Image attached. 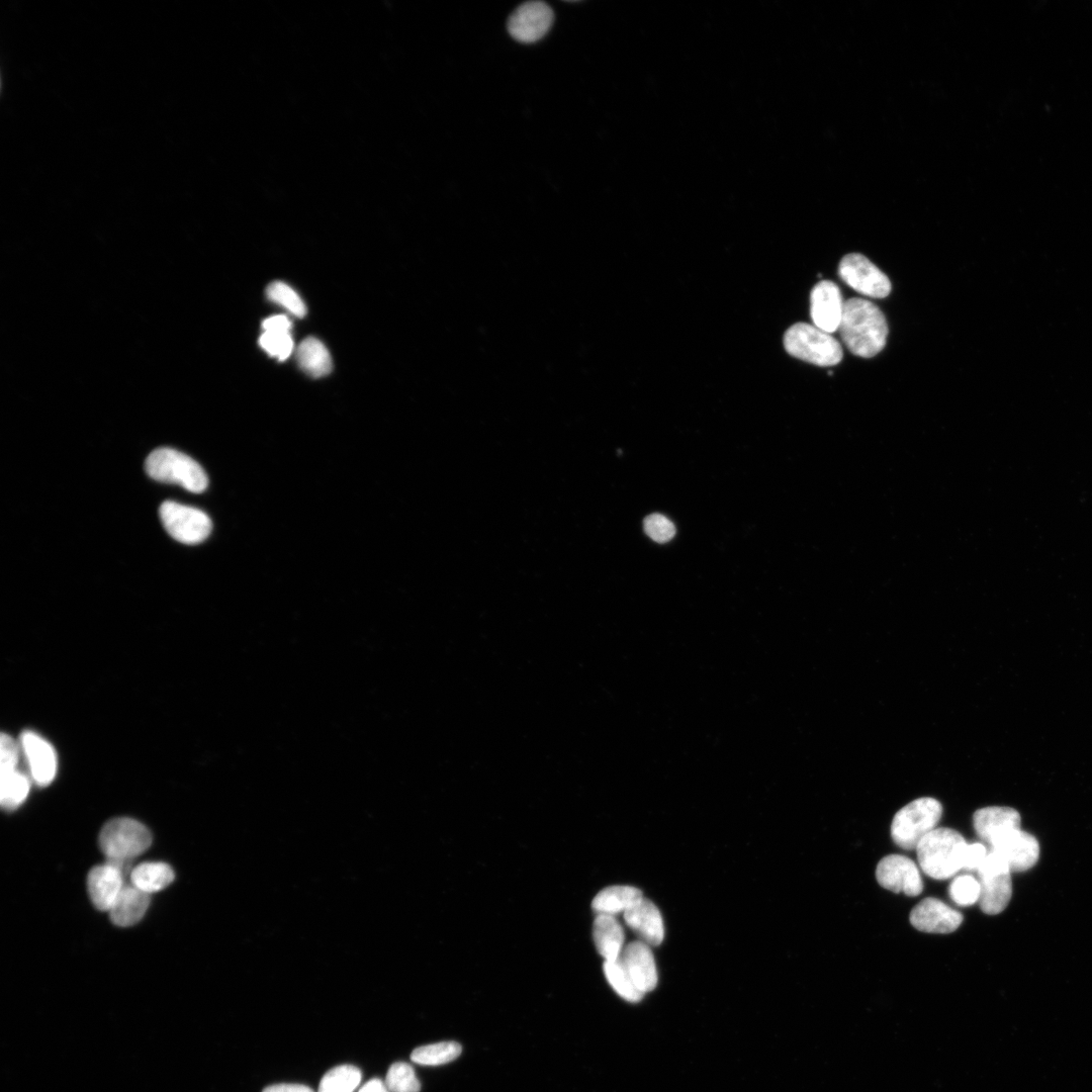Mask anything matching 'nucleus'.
<instances>
[{
  "label": "nucleus",
  "mask_w": 1092,
  "mask_h": 1092,
  "mask_svg": "<svg viewBox=\"0 0 1092 1092\" xmlns=\"http://www.w3.org/2000/svg\"><path fill=\"white\" fill-rule=\"evenodd\" d=\"M838 331L852 354L870 358L885 347L888 325L884 313L875 303L853 297L844 302Z\"/></svg>",
  "instance_id": "f257e3e1"
},
{
  "label": "nucleus",
  "mask_w": 1092,
  "mask_h": 1092,
  "mask_svg": "<svg viewBox=\"0 0 1092 1092\" xmlns=\"http://www.w3.org/2000/svg\"><path fill=\"white\" fill-rule=\"evenodd\" d=\"M965 838L956 830L936 827L916 847L921 870L935 880H946L963 870Z\"/></svg>",
  "instance_id": "f03ea898"
},
{
  "label": "nucleus",
  "mask_w": 1092,
  "mask_h": 1092,
  "mask_svg": "<svg viewBox=\"0 0 1092 1092\" xmlns=\"http://www.w3.org/2000/svg\"><path fill=\"white\" fill-rule=\"evenodd\" d=\"M147 474L160 482L177 484L188 491L200 493L208 485L203 468L186 454L172 448H158L146 459Z\"/></svg>",
  "instance_id": "7ed1b4c3"
},
{
  "label": "nucleus",
  "mask_w": 1092,
  "mask_h": 1092,
  "mask_svg": "<svg viewBox=\"0 0 1092 1092\" xmlns=\"http://www.w3.org/2000/svg\"><path fill=\"white\" fill-rule=\"evenodd\" d=\"M942 815V805L930 797L915 799L894 816L891 836L903 849H916L922 838L936 828Z\"/></svg>",
  "instance_id": "20e7f679"
},
{
  "label": "nucleus",
  "mask_w": 1092,
  "mask_h": 1092,
  "mask_svg": "<svg viewBox=\"0 0 1092 1092\" xmlns=\"http://www.w3.org/2000/svg\"><path fill=\"white\" fill-rule=\"evenodd\" d=\"M784 346L790 355L818 366L835 365L843 355L835 338L806 323H797L787 330Z\"/></svg>",
  "instance_id": "39448f33"
},
{
  "label": "nucleus",
  "mask_w": 1092,
  "mask_h": 1092,
  "mask_svg": "<svg viewBox=\"0 0 1092 1092\" xmlns=\"http://www.w3.org/2000/svg\"><path fill=\"white\" fill-rule=\"evenodd\" d=\"M152 843L150 830L126 817L109 820L99 834V846L107 858L129 860L145 852Z\"/></svg>",
  "instance_id": "423d86ee"
},
{
  "label": "nucleus",
  "mask_w": 1092,
  "mask_h": 1092,
  "mask_svg": "<svg viewBox=\"0 0 1092 1092\" xmlns=\"http://www.w3.org/2000/svg\"><path fill=\"white\" fill-rule=\"evenodd\" d=\"M981 910L989 915L1002 912L1012 895L1011 871L996 852L989 851L977 870Z\"/></svg>",
  "instance_id": "0eeeda50"
},
{
  "label": "nucleus",
  "mask_w": 1092,
  "mask_h": 1092,
  "mask_svg": "<svg viewBox=\"0 0 1092 1092\" xmlns=\"http://www.w3.org/2000/svg\"><path fill=\"white\" fill-rule=\"evenodd\" d=\"M159 515L168 534L184 544L200 543L211 532L210 518L204 512L192 507L165 500L160 506Z\"/></svg>",
  "instance_id": "6e6552de"
},
{
  "label": "nucleus",
  "mask_w": 1092,
  "mask_h": 1092,
  "mask_svg": "<svg viewBox=\"0 0 1092 1092\" xmlns=\"http://www.w3.org/2000/svg\"><path fill=\"white\" fill-rule=\"evenodd\" d=\"M20 752V744L10 735H1L0 802L6 810H13L20 806L29 793V779L18 768Z\"/></svg>",
  "instance_id": "1a4fd4ad"
},
{
  "label": "nucleus",
  "mask_w": 1092,
  "mask_h": 1092,
  "mask_svg": "<svg viewBox=\"0 0 1092 1092\" xmlns=\"http://www.w3.org/2000/svg\"><path fill=\"white\" fill-rule=\"evenodd\" d=\"M838 274L852 289L870 297L884 298L891 291L887 275L860 254L844 256L839 263Z\"/></svg>",
  "instance_id": "9d476101"
},
{
  "label": "nucleus",
  "mask_w": 1092,
  "mask_h": 1092,
  "mask_svg": "<svg viewBox=\"0 0 1092 1092\" xmlns=\"http://www.w3.org/2000/svg\"><path fill=\"white\" fill-rule=\"evenodd\" d=\"M876 879L883 888L910 897L918 896L923 890L917 866L900 854L884 856L877 864Z\"/></svg>",
  "instance_id": "9b49d317"
},
{
  "label": "nucleus",
  "mask_w": 1092,
  "mask_h": 1092,
  "mask_svg": "<svg viewBox=\"0 0 1092 1092\" xmlns=\"http://www.w3.org/2000/svg\"><path fill=\"white\" fill-rule=\"evenodd\" d=\"M554 13L542 1L525 2L511 14L508 30L520 42L531 43L541 39L550 29Z\"/></svg>",
  "instance_id": "f8f14e48"
},
{
  "label": "nucleus",
  "mask_w": 1092,
  "mask_h": 1092,
  "mask_svg": "<svg viewBox=\"0 0 1092 1092\" xmlns=\"http://www.w3.org/2000/svg\"><path fill=\"white\" fill-rule=\"evenodd\" d=\"M991 850L999 854L1011 872H1024L1032 868L1039 856L1037 839L1020 828L1013 829L990 844Z\"/></svg>",
  "instance_id": "ddd939ff"
},
{
  "label": "nucleus",
  "mask_w": 1092,
  "mask_h": 1092,
  "mask_svg": "<svg viewBox=\"0 0 1092 1092\" xmlns=\"http://www.w3.org/2000/svg\"><path fill=\"white\" fill-rule=\"evenodd\" d=\"M21 752L26 759L31 780L38 786L50 785L57 772V754L50 742L33 731L20 735Z\"/></svg>",
  "instance_id": "4468645a"
},
{
  "label": "nucleus",
  "mask_w": 1092,
  "mask_h": 1092,
  "mask_svg": "<svg viewBox=\"0 0 1092 1092\" xmlns=\"http://www.w3.org/2000/svg\"><path fill=\"white\" fill-rule=\"evenodd\" d=\"M909 919L911 924L920 931L950 933L962 924L963 915L942 901L927 897L914 906Z\"/></svg>",
  "instance_id": "2eb2a0df"
},
{
  "label": "nucleus",
  "mask_w": 1092,
  "mask_h": 1092,
  "mask_svg": "<svg viewBox=\"0 0 1092 1092\" xmlns=\"http://www.w3.org/2000/svg\"><path fill=\"white\" fill-rule=\"evenodd\" d=\"M810 304L814 326L828 334L838 330L844 302L835 283L829 280L817 283L811 291Z\"/></svg>",
  "instance_id": "dca6fc26"
},
{
  "label": "nucleus",
  "mask_w": 1092,
  "mask_h": 1092,
  "mask_svg": "<svg viewBox=\"0 0 1092 1092\" xmlns=\"http://www.w3.org/2000/svg\"><path fill=\"white\" fill-rule=\"evenodd\" d=\"M635 987L642 993L652 991L657 985V971L650 946L635 940L623 947L618 958Z\"/></svg>",
  "instance_id": "f3484780"
},
{
  "label": "nucleus",
  "mask_w": 1092,
  "mask_h": 1092,
  "mask_svg": "<svg viewBox=\"0 0 1092 1092\" xmlns=\"http://www.w3.org/2000/svg\"><path fill=\"white\" fill-rule=\"evenodd\" d=\"M626 924L641 941L649 946L659 945L664 937L663 920L658 908L647 898H642L624 912Z\"/></svg>",
  "instance_id": "a211bd4d"
},
{
  "label": "nucleus",
  "mask_w": 1092,
  "mask_h": 1092,
  "mask_svg": "<svg viewBox=\"0 0 1092 1092\" xmlns=\"http://www.w3.org/2000/svg\"><path fill=\"white\" fill-rule=\"evenodd\" d=\"M124 875L112 864L105 862L94 867L88 874L87 887L93 905L101 911H109L122 888Z\"/></svg>",
  "instance_id": "6ab92c4d"
},
{
  "label": "nucleus",
  "mask_w": 1092,
  "mask_h": 1092,
  "mask_svg": "<svg viewBox=\"0 0 1092 1092\" xmlns=\"http://www.w3.org/2000/svg\"><path fill=\"white\" fill-rule=\"evenodd\" d=\"M973 825L977 835L992 844L1003 834L1020 828V815L1010 807H985L974 813Z\"/></svg>",
  "instance_id": "aec40b11"
},
{
  "label": "nucleus",
  "mask_w": 1092,
  "mask_h": 1092,
  "mask_svg": "<svg viewBox=\"0 0 1092 1092\" xmlns=\"http://www.w3.org/2000/svg\"><path fill=\"white\" fill-rule=\"evenodd\" d=\"M150 902V894L138 889L131 884H125L114 904L108 911L110 920L113 924L120 927L131 926L144 917Z\"/></svg>",
  "instance_id": "412c9836"
},
{
  "label": "nucleus",
  "mask_w": 1092,
  "mask_h": 1092,
  "mask_svg": "<svg viewBox=\"0 0 1092 1092\" xmlns=\"http://www.w3.org/2000/svg\"><path fill=\"white\" fill-rule=\"evenodd\" d=\"M624 930L612 915L599 914L593 923V938L598 952L605 961H615L624 947Z\"/></svg>",
  "instance_id": "4be33fe9"
},
{
  "label": "nucleus",
  "mask_w": 1092,
  "mask_h": 1092,
  "mask_svg": "<svg viewBox=\"0 0 1092 1092\" xmlns=\"http://www.w3.org/2000/svg\"><path fill=\"white\" fill-rule=\"evenodd\" d=\"M643 898L641 890L631 886H611L599 892L592 908L596 915L615 916L623 913Z\"/></svg>",
  "instance_id": "5701e85b"
},
{
  "label": "nucleus",
  "mask_w": 1092,
  "mask_h": 1092,
  "mask_svg": "<svg viewBox=\"0 0 1092 1092\" xmlns=\"http://www.w3.org/2000/svg\"><path fill=\"white\" fill-rule=\"evenodd\" d=\"M129 879L131 885L151 895L168 887L174 880V872L165 862L147 861L133 868Z\"/></svg>",
  "instance_id": "b1692460"
},
{
  "label": "nucleus",
  "mask_w": 1092,
  "mask_h": 1092,
  "mask_svg": "<svg viewBox=\"0 0 1092 1092\" xmlns=\"http://www.w3.org/2000/svg\"><path fill=\"white\" fill-rule=\"evenodd\" d=\"M296 358L300 368L311 377L326 376L332 370L330 353L316 338L304 339L297 348Z\"/></svg>",
  "instance_id": "393cba45"
},
{
  "label": "nucleus",
  "mask_w": 1092,
  "mask_h": 1092,
  "mask_svg": "<svg viewBox=\"0 0 1092 1092\" xmlns=\"http://www.w3.org/2000/svg\"><path fill=\"white\" fill-rule=\"evenodd\" d=\"M361 1071L352 1065L329 1070L322 1078L317 1092H354L361 1082Z\"/></svg>",
  "instance_id": "a878e982"
},
{
  "label": "nucleus",
  "mask_w": 1092,
  "mask_h": 1092,
  "mask_svg": "<svg viewBox=\"0 0 1092 1092\" xmlns=\"http://www.w3.org/2000/svg\"><path fill=\"white\" fill-rule=\"evenodd\" d=\"M461 1045L455 1041H441L415 1049L411 1055L414 1063L423 1066H439L450 1063L461 1054Z\"/></svg>",
  "instance_id": "bb28decb"
},
{
  "label": "nucleus",
  "mask_w": 1092,
  "mask_h": 1092,
  "mask_svg": "<svg viewBox=\"0 0 1092 1092\" xmlns=\"http://www.w3.org/2000/svg\"><path fill=\"white\" fill-rule=\"evenodd\" d=\"M603 969L607 981L619 996L629 1002H638L642 999L644 994L635 987L619 959L605 961Z\"/></svg>",
  "instance_id": "cd10ccee"
},
{
  "label": "nucleus",
  "mask_w": 1092,
  "mask_h": 1092,
  "mask_svg": "<svg viewBox=\"0 0 1092 1092\" xmlns=\"http://www.w3.org/2000/svg\"><path fill=\"white\" fill-rule=\"evenodd\" d=\"M385 1085L390 1092H419L421 1089L413 1067L404 1062H396L389 1067Z\"/></svg>",
  "instance_id": "c85d7f7f"
},
{
  "label": "nucleus",
  "mask_w": 1092,
  "mask_h": 1092,
  "mask_svg": "<svg viewBox=\"0 0 1092 1092\" xmlns=\"http://www.w3.org/2000/svg\"><path fill=\"white\" fill-rule=\"evenodd\" d=\"M266 294L270 300L283 306L295 316L302 317L306 312L301 297L284 282L274 281L270 283L266 289Z\"/></svg>",
  "instance_id": "c756f323"
},
{
  "label": "nucleus",
  "mask_w": 1092,
  "mask_h": 1092,
  "mask_svg": "<svg viewBox=\"0 0 1092 1092\" xmlns=\"http://www.w3.org/2000/svg\"><path fill=\"white\" fill-rule=\"evenodd\" d=\"M951 900L960 906H970L979 901L980 884L971 875L956 877L948 887Z\"/></svg>",
  "instance_id": "7c9ffc66"
},
{
  "label": "nucleus",
  "mask_w": 1092,
  "mask_h": 1092,
  "mask_svg": "<svg viewBox=\"0 0 1092 1092\" xmlns=\"http://www.w3.org/2000/svg\"><path fill=\"white\" fill-rule=\"evenodd\" d=\"M259 343L263 350L280 361L288 358L293 348L290 332L264 331Z\"/></svg>",
  "instance_id": "2f4dec72"
},
{
  "label": "nucleus",
  "mask_w": 1092,
  "mask_h": 1092,
  "mask_svg": "<svg viewBox=\"0 0 1092 1092\" xmlns=\"http://www.w3.org/2000/svg\"><path fill=\"white\" fill-rule=\"evenodd\" d=\"M643 527L646 535L658 543L668 542L675 534L673 523L660 514H651L647 516L644 519Z\"/></svg>",
  "instance_id": "473e14b6"
},
{
  "label": "nucleus",
  "mask_w": 1092,
  "mask_h": 1092,
  "mask_svg": "<svg viewBox=\"0 0 1092 1092\" xmlns=\"http://www.w3.org/2000/svg\"><path fill=\"white\" fill-rule=\"evenodd\" d=\"M988 851L982 843L967 844L963 855V870L977 871Z\"/></svg>",
  "instance_id": "72a5a7b5"
},
{
  "label": "nucleus",
  "mask_w": 1092,
  "mask_h": 1092,
  "mask_svg": "<svg viewBox=\"0 0 1092 1092\" xmlns=\"http://www.w3.org/2000/svg\"><path fill=\"white\" fill-rule=\"evenodd\" d=\"M262 327L264 331L290 332L291 322L283 314L272 315L263 322Z\"/></svg>",
  "instance_id": "f704fd0d"
},
{
  "label": "nucleus",
  "mask_w": 1092,
  "mask_h": 1092,
  "mask_svg": "<svg viewBox=\"0 0 1092 1092\" xmlns=\"http://www.w3.org/2000/svg\"><path fill=\"white\" fill-rule=\"evenodd\" d=\"M262 1092H313V1090L302 1084L281 1083L268 1086Z\"/></svg>",
  "instance_id": "c9c22d12"
},
{
  "label": "nucleus",
  "mask_w": 1092,
  "mask_h": 1092,
  "mask_svg": "<svg viewBox=\"0 0 1092 1092\" xmlns=\"http://www.w3.org/2000/svg\"><path fill=\"white\" fill-rule=\"evenodd\" d=\"M358 1092H390L385 1083L380 1079L374 1078L367 1081Z\"/></svg>",
  "instance_id": "e433bc0d"
}]
</instances>
